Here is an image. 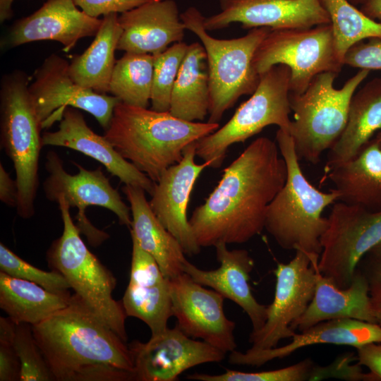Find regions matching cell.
Segmentation results:
<instances>
[{
    "label": "cell",
    "instance_id": "4fadbf2b",
    "mask_svg": "<svg viewBox=\"0 0 381 381\" xmlns=\"http://www.w3.org/2000/svg\"><path fill=\"white\" fill-rule=\"evenodd\" d=\"M29 91L42 129L60 121L65 108L71 107L90 113L105 131L121 102L75 83L69 74L68 61L56 54L47 57L35 71Z\"/></svg>",
    "mask_w": 381,
    "mask_h": 381
},
{
    "label": "cell",
    "instance_id": "7402d4cb",
    "mask_svg": "<svg viewBox=\"0 0 381 381\" xmlns=\"http://www.w3.org/2000/svg\"><path fill=\"white\" fill-rule=\"evenodd\" d=\"M117 50L155 55L183 41L187 30L174 0H155L119 16Z\"/></svg>",
    "mask_w": 381,
    "mask_h": 381
},
{
    "label": "cell",
    "instance_id": "bcb514c9",
    "mask_svg": "<svg viewBox=\"0 0 381 381\" xmlns=\"http://www.w3.org/2000/svg\"><path fill=\"white\" fill-rule=\"evenodd\" d=\"M370 253H372L374 256L381 258V241L371 250Z\"/></svg>",
    "mask_w": 381,
    "mask_h": 381
},
{
    "label": "cell",
    "instance_id": "484cf974",
    "mask_svg": "<svg viewBox=\"0 0 381 381\" xmlns=\"http://www.w3.org/2000/svg\"><path fill=\"white\" fill-rule=\"evenodd\" d=\"M122 191L130 204L131 237L152 256L165 277L170 279L184 272L186 254L177 239L154 214L145 191L132 185L123 186Z\"/></svg>",
    "mask_w": 381,
    "mask_h": 381
},
{
    "label": "cell",
    "instance_id": "3957f363",
    "mask_svg": "<svg viewBox=\"0 0 381 381\" xmlns=\"http://www.w3.org/2000/svg\"><path fill=\"white\" fill-rule=\"evenodd\" d=\"M218 123L188 121L120 102L104 136L124 159L154 182L183 158L190 143L214 132Z\"/></svg>",
    "mask_w": 381,
    "mask_h": 381
},
{
    "label": "cell",
    "instance_id": "8fae6325",
    "mask_svg": "<svg viewBox=\"0 0 381 381\" xmlns=\"http://www.w3.org/2000/svg\"><path fill=\"white\" fill-rule=\"evenodd\" d=\"M320 238L318 268L339 287H348L361 259L381 241V210L336 201Z\"/></svg>",
    "mask_w": 381,
    "mask_h": 381
},
{
    "label": "cell",
    "instance_id": "e575fe53",
    "mask_svg": "<svg viewBox=\"0 0 381 381\" xmlns=\"http://www.w3.org/2000/svg\"><path fill=\"white\" fill-rule=\"evenodd\" d=\"M188 379L200 381H304L322 379V367L310 358L283 368L260 372H242L226 369L219 375L194 373Z\"/></svg>",
    "mask_w": 381,
    "mask_h": 381
},
{
    "label": "cell",
    "instance_id": "603a6c76",
    "mask_svg": "<svg viewBox=\"0 0 381 381\" xmlns=\"http://www.w3.org/2000/svg\"><path fill=\"white\" fill-rule=\"evenodd\" d=\"M219 267L205 270L186 261L183 272L200 284L211 288L238 305L248 316L252 332L260 329L267 315V306L260 303L254 297L249 285L250 274L254 268V260L248 250H229L227 244L215 246Z\"/></svg>",
    "mask_w": 381,
    "mask_h": 381
},
{
    "label": "cell",
    "instance_id": "ffe728a7",
    "mask_svg": "<svg viewBox=\"0 0 381 381\" xmlns=\"http://www.w3.org/2000/svg\"><path fill=\"white\" fill-rule=\"evenodd\" d=\"M131 238L130 279L121 303L126 315L142 320L154 336L168 327L172 316L170 279L152 256Z\"/></svg>",
    "mask_w": 381,
    "mask_h": 381
},
{
    "label": "cell",
    "instance_id": "44dd1931",
    "mask_svg": "<svg viewBox=\"0 0 381 381\" xmlns=\"http://www.w3.org/2000/svg\"><path fill=\"white\" fill-rule=\"evenodd\" d=\"M59 121L56 131L42 135L43 146L64 147L80 152L101 163L125 185L138 186L152 194L155 182L121 156L104 135L94 132L78 109L65 108Z\"/></svg>",
    "mask_w": 381,
    "mask_h": 381
},
{
    "label": "cell",
    "instance_id": "d4e9b609",
    "mask_svg": "<svg viewBox=\"0 0 381 381\" xmlns=\"http://www.w3.org/2000/svg\"><path fill=\"white\" fill-rule=\"evenodd\" d=\"M341 318L376 323L368 281L363 272L356 270L351 284L341 288L318 272L314 296L291 328L301 332L320 322Z\"/></svg>",
    "mask_w": 381,
    "mask_h": 381
},
{
    "label": "cell",
    "instance_id": "ab89813d",
    "mask_svg": "<svg viewBox=\"0 0 381 381\" xmlns=\"http://www.w3.org/2000/svg\"><path fill=\"white\" fill-rule=\"evenodd\" d=\"M155 0H73L87 15L98 18L111 13H122Z\"/></svg>",
    "mask_w": 381,
    "mask_h": 381
},
{
    "label": "cell",
    "instance_id": "7bdbcfd3",
    "mask_svg": "<svg viewBox=\"0 0 381 381\" xmlns=\"http://www.w3.org/2000/svg\"><path fill=\"white\" fill-rule=\"evenodd\" d=\"M18 191L16 179L13 180L10 174L0 163V200L4 204L16 208L18 205Z\"/></svg>",
    "mask_w": 381,
    "mask_h": 381
},
{
    "label": "cell",
    "instance_id": "9a60e30c",
    "mask_svg": "<svg viewBox=\"0 0 381 381\" xmlns=\"http://www.w3.org/2000/svg\"><path fill=\"white\" fill-rule=\"evenodd\" d=\"M172 316L186 335L231 353L236 350V323L224 310V297L194 281L188 274L170 279Z\"/></svg>",
    "mask_w": 381,
    "mask_h": 381
},
{
    "label": "cell",
    "instance_id": "5b68a950",
    "mask_svg": "<svg viewBox=\"0 0 381 381\" xmlns=\"http://www.w3.org/2000/svg\"><path fill=\"white\" fill-rule=\"evenodd\" d=\"M29 82L25 73L14 71L2 77L0 86L1 147L13 165L18 191L16 210L23 219L35 214L40 153L43 147L42 129Z\"/></svg>",
    "mask_w": 381,
    "mask_h": 381
},
{
    "label": "cell",
    "instance_id": "d6a6232c",
    "mask_svg": "<svg viewBox=\"0 0 381 381\" xmlns=\"http://www.w3.org/2000/svg\"><path fill=\"white\" fill-rule=\"evenodd\" d=\"M332 25L339 59L343 64L346 52L365 39H381V23L365 15L349 0H318Z\"/></svg>",
    "mask_w": 381,
    "mask_h": 381
},
{
    "label": "cell",
    "instance_id": "277c9868",
    "mask_svg": "<svg viewBox=\"0 0 381 381\" xmlns=\"http://www.w3.org/2000/svg\"><path fill=\"white\" fill-rule=\"evenodd\" d=\"M275 138L287 177L267 207L265 229L282 248L301 250L318 264L320 238L328 225L322 212L338 200L339 194L334 189L320 191L308 181L289 132L279 128Z\"/></svg>",
    "mask_w": 381,
    "mask_h": 381
},
{
    "label": "cell",
    "instance_id": "83f0119b",
    "mask_svg": "<svg viewBox=\"0 0 381 381\" xmlns=\"http://www.w3.org/2000/svg\"><path fill=\"white\" fill-rule=\"evenodd\" d=\"M338 200L370 210L381 206V147L370 140L354 158L325 174Z\"/></svg>",
    "mask_w": 381,
    "mask_h": 381
},
{
    "label": "cell",
    "instance_id": "f6af8a7d",
    "mask_svg": "<svg viewBox=\"0 0 381 381\" xmlns=\"http://www.w3.org/2000/svg\"><path fill=\"white\" fill-rule=\"evenodd\" d=\"M14 0H0V22L9 20L13 16L12 4Z\"/></svg>",
    "mask_w": 381,
    "mask_h": 381
},
{
    "label": "cell",
    "instance_id": "c3c4849f",
    "mask_svg": "<svg viewBox=\"0 0 381 381\" xmlns=\"http://www.w3.org/2000/svg\"><path fill=\"white\" fill-rule=\"evenodd\" d=\"M352 4L356 6L358 4H363L365 0H349Z\"/></svg>",
    "mask_w": 381,
    "mask_h": 381
},
{
    "label": "cell",
    "instance_id": "cb8c5ba5",
    "mask_svg": "<svg viewBox=\"0 0 381 381\" xmlns=\"http://www.w3.org/2000/svg\"><path fill=\"white\" fill-rule=\"evenodd\" d=\"M284 346L260 351L235 350L230 353L229 363L233 365L260 367L276 358H283L306 346L316 344H334L358 348L371 343L381 342V327L377 323L351 318L320 322L291 338Z\"/></svg>",
    "mask_w": 381,
    "mask_h": 381
},
{
    "label": "cell",
    "instance_id": "52a82bcc",
    "mask_svg": "<svg viewBox=\"0 0 381 381\" xmlns=\"http://www.w3.org/2000/svg\"><path fill=\"white\" fill-rule=\"evenodd\" d=\"M181 18L186 29L194 33L205 48L210 91L207 122L219 123L240 97L256 90L260 76L254 69L253 58L271 28H252L242 37L221 40L208 33L203 24L205 16L197 8H188Z\"/></svg>",
    "mask_w": 381,
    "mask_h": 381
},
{
    "label": "cell",
    "instance_id": "ba28073f",
    "mask_svg": "<svg viewBox=\"0 0 381 381\" xmlns=\"http://www.w3.org/2000/svg\"><path fill=\"white\" fill-rule=\"evenodd\" d=\"M63 232L48 249L47 258L52 270L61 273L75 294L127 342V317L122 303L112 292L116 285L113 274L87 248L70 214V206L62 198L58 202Z\"/></svg>",
    "mask_w": 381,
    "mask_h": 381
},
{
    "label": "cell",
    "instance_id": "8d00e7d4",
    "mask_svg": "<svg viewBox=\"0 0 381 381\" xmlns=\"http://www.w3.org/2000/svg\"><path fill=\"white\" fill-rule=\"evenodd\" d=\"M13 345L20 363V381L55 380L35 341L30 325H16Z\"/></svg>",
    "mask_w": 381,
    "mask_h": 381
},
{
    "label": "cell",
    "instance_id": "f1b7e54d",
    "mask_svg": "<svg viewBox=\"0 0 381 381\" xmlns=\"http://www.w3.org/2000/svg\"><path fill=\"white\" fill-rule=\"evenodd\" d=\"M122 33L119 15L104 16L95 39L85 51L69 63V74L80 86L101 94L109 92L116 64L115 51Z\"/></svg>",
    "mask_w": 381,
    "mask_h": 381
},
{
    "label": "cell",
    "instance_id": "5bb4252c",
    "mask_svg": "<svg viewBox=\"0 0 381 381\" xmlns=\"http://www.w3.org/2000/svg\"><path fill=\"white\" fill-rule=\"evenodd\" d=\"M318 265L301 250H296L288 263L277 265L274 270V299L267 306V319L262 327L251 332L249 336V342L252 344L249 349H272L282 339H291L295 334L291 325L304 313L314 296Z\"/></svg>",
    "mask_w": 381,
    "mask_h": 381
},
{
    "label": "cell",
    "instance_id": "836d02e7",
    "mask_svg": "<svg viewBox=\"0 0 381 381\" xmlns=\"http://www.w3.org/2000/svg\"><path fill=\"white\" fill-rule=\"evenodd\" d=\"M188 44L176 42L164 52L154 55L153 78L150 102L152 109L168 111L171 97Z\"/></svg>",
    "mask_w": 381,
    "mask_h": 381
},
{
    "label": "cell",
    "instance_id": "ee69618b",
    "mask_svg": "<svg viewBox=\"0 0 381 381\" xmlns=\"http://www.w3.org/2000/svg\"><path fill=\"white\" fill-rule=\"evenodd\" d=\"M360 10L370 18L381 23V0H365Z\"/></svg>",
    "mask_w": 381,
    "mask_h": 381
},
{
    "label": "cell",
    "instance_id": "2e32d148",
    "mask_svg": "<svg viewBox=\"0 0 381 381\" xmlns=\"http://www.w3.org/2000/svg\"><path fill=\"white\" fill-rule=\"evenodd\" d=\"M133 361V378L138 381H175L188 369L219 363L226 353L204 341L194 339L177 325L151 336L147 342L128 344Z\"/></svg>",
    "mask_w": 381,
    "mask_h": 381
},
{
    "label": "cell",
    "instance_id": "30bf717a",
    "mask_svg": "<svg viewBox=\"0 0 381 381\" xmlns=\"http://www.w3.org/2000/svg\"><path fill=\"white\" fill-rule=\"evenodd\" d=\"M279 64L290 68L291 93L303 92L318 74H338L344 64L337 55L332 25L271 29L258 47L253 66L260 75Z\"/></svg>",
    "mask_w": 381,
    "mask_h": 381
},
{
    "label": "cell",
    "instance_id": "7dc6e473",
    "mask_svg": "<svg viewBox=\"0 0 381 381\" xmlns=\"http://www.w3.org/2000/svg\"><path fill=\"white\" fill-rule=\"evenodd\" d=\"M372 140L381 147V130L377 132L375 138Z\"/></svg>",
    "mask_w": 381,
    "mask_h": 381
},
{
    "label": "cell",
    "instance_id": "ac0fdd59",
    "mask_svg": "<svg viewBox=\"0 0 381 381\" xmlns=\"http://www.w3.org/2000/svg\"><path fill=\"white\" fill-rule=\"evenodd\" d=\"M195 142L183 150V158L171 166L155 183L149 202L155 216L179 241L187 255H198L201 247L187 217V208L193 186L207 162H195Z\"/></svg>",
    "mask_w": 381,
    "mask_h": 381
},
{
    "label": "cell",
    "instance_id": "e0dca14e",
    "mask_svg": "<svg viewBox=\"0 0 381 381\" xmlns=\"http://www.w3.org/2000/svg\"><path fill=\"white\" fill-rule=\"evenodd\" d=\"M220 11L205 17L209 31L221 30L233 23L252 29L307 28L330 23L318 0H219Z\"/></svg>",
    "mask_w": 381,
    "mask_h": 381
},
{
    "label": "cell",
    "instance_id": "f546056e",
    "mask_svg": "<svg viewBox=\"0 0 381 381\" xmlns=\"http://www.w3.org/2000/svg\"><path fill=\"white\" fill-rule=\"evenodd\" d=\"M210 91L207 55L203 45L188 46L173 87L169 112L188 121H203L209 114Z\"/></svg>",
    "mask_w": 381,
    "mask_h": 381
},
{
    "label": "cell",
    "instance_id": "d6986e66",
    "mask_svg": "<svg viewBox=\"0 0 381 381\" xmlns=\"http://www.w3.org/2000/svg\"><path fill=\"white\" fill-rule=\"evenodd\" d=\"M101 24L102 19L79 10L73 0H47L35 12L13 23L1 41V48L54 40L68 52L80 39L95 37Z\"/></svg>",
    "mask_w": 381,
    "mask_h": 381
},
{
    "label": "cell",
    "instance_id": "f35d334b",
    "mask_svg": "<svg viewBox=\"0 0 381 381\" xmlns=\"http://www.w3.org/2000/svg\"><path fill=\"white\" fill-rule=\"evenodd\" d=\"M343 64L361 69L381 70V39L369 38L361 41L346 52Z\"/></svg>",
    "mask_w": 381,
    "mask_h": 381
},
{
    "label": "cell",
    "instance_id": "9c48e42d",
    "mask_svg": "<svg viewBox=\"0 0 381 381\" xmlns=\"http://www.w3.org/2000/svg\"><path fill=\"white\" fill-rule=\"evenodd\" d=\"M251 97L242 103L222 128L195 142V155L209 167L219 168L228 149L243 143L270 125L289 132L290 68L277 65L260 75Z\"/></svg>",
    "mask_w": 381,
    "mask_h": 381
},
{
    "label": "cell",
    "instance_id": "60d3db41",
    "mask_svg": "<svg viewBox=\"0 0 381 381\" xmlns=\"http://www.w3.org/2000/svg\"><path fill=\"white\" fill-rule=\"evenodd\" d=\"M356 349L358 363L369 370L367 380L381 381V342L368 344Z\"/></svg>",
    "mask_w": 381,
    "mask_h": 381
},
{
    "label": "cell",
    "instance_id": "74e56055",
    "mask_svg": "<svg viewBox=\"0 0 381 381\" xmlns=\"http://www.w3.org/2000/svg\"><path fill=\"white\" fill-rule=\"evenodd\" d=\"M16 325L8 317L0 318L1 381H16L20 379V363L13 345Z\"/></svg>",
    "mask_w": 381,
    "mask_h": 381
},
{
    "label": "cell",
    "instance_id": "4316f807",
    "mask_svg": "<svg viewBox=\"0 0 381 381\" xmlns=\"http://www.w3.org/2000/svg\"><path fill=\"white\" fill-rule=\"evenodd\" d=\"M380 130L381 78H375L353 95L344 129L329 150L325 174L356 157Z\"/></svg>",
    "mask_w": 381,
    "mask_h": 381
},
{
    "label": "cell",
    "instance_id": "7c38bea8",
    "mask_svg": "<svg viewBox=\"0 0 381 381\" xmlns=\"http://www.w3.org/2000/svg\"><path fill=\"white\" fill-rule=\"evenodd\" d=\"M73 163L78 169L75 174H71L64 169L63 160L56 152H47L45 169L49 174L43 183L46 198L56 203L62 198L71 208L78 209L75 225L92 246L100 245L109 235L88 220L85 214L88 207L99 206L110 210L118 217L120 224L130 229L131 209L111 186L101 167L88 170L75 162Z\"/></svg>",
    "mask_w": 381,
    "mask_h": 381
},
{
    "label": "cell",
    "instance_id": "4dcf8cb0",
    "mask_svg": "<svg viewBox=\"0 0 381 381\" xmlns=\"http://www.w3.org/2000/svg\"><path fill=\"white\" fill-rule=\"evenodd\" d=\"M71 296L51 292L0 271V307L16 324L35 325L42 322L65 308Z\"/></svg>",
    "mask_w": 381,
    "mask_h": 381
},
{
    "label": "cell",
    "instance_id": "7a4b0ae2",
    "mask_svg": "<svg viewBox=\"0 0 381 381\" xmlns=\"http://www.w3.org/2000/svg\"><path fill=\"white\" fill-rule=\"evenodd\" d=\"M31 326L55 380H134L128 344L78 294H72L65 308Z\"/></svg>",
    "mask_w": 381,
    "mask_h": 381
},
{
    "label": "cell",
    "instance_id": "b9f144b4",
    "mask_svg": "<svg viewBox=\"0 0 381 381\" xmlns=\"http://www.w3.org/2000/svg\"><path fill=\"white\" fill-rule=\"evenodd\" d=\"M375 258L363 272L369 284V294L376 323L381 327V258Z\"/></svg>",
    "mask_w": 381,
    "mask_h": 381
},
{
    "label": "cell",
    "instance_id": "8992f818",
    "mask_svg": "<svg viewBox=\"0 0 381 381\" xmlns=\"http://www.w3.org/2000/svg\"><path fill=\"white\" fill-rule=\"evenodd\" d=\"M370 71L361 69L340 89L334 87L337 73H322L303 92H289L294 120L289 133L299 159L316 164L333 146L346 126L351 98Z\"/></svg>",
    "mask_w": 381,
    "mask_h": 381
},
{
    "label": "cell",
    "instance_id": "1f68e13d",
    "mask_svg": "<svg viewBox=\"0 0 381 381\" xmlns=\"http://www.w3.org/2000/svg\"><path fill=\"white\" fill-rule=\"evenodd\" d=\"M154 55L126 52L116 60L109 93L121 102L147 108L151 98Z\"/></svg>",
    "mask_w": 381,
    "mask_h": 381
},
{
    "label": "cell",
    "instance_id": "6da1fadb",
    "mask_svg": "<svg viewBox=\"0 0 381 381\" xmlns=\"http://www.w3.org/2000/svg\"><path fill=\"white\" fill-rule=\"evenodd\" d=\"M286 162L277 143L253 140L223 170L217 186L189 219L202 247L242 244L265 229L268 206L284 185Z\"/></svg>",
    "mask_w": 381,
    "mask_h": 381
},
{
    "label": "cell",
    "instance_id": "d590c367",
    "mask_svg": "<svg viewBox=\"0 0 381 381\" xmlns=\"http://www.w3.org/2000/svg\"><path fill=\"white\" fill-rule=\"evenodd\" d=\"M0 270L5 274L35 283L45 289L58 294H71V288L65 277L59 272L42 270L27 262L0 243Z\"/></svg>",
    "mask_w": 381,
    "mask_h": 381
}]
</instances>
